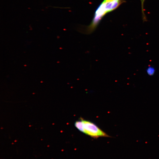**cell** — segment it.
I'll use <instances>...</instances> for the list:
<instances>
[{
    "label": "cell",
    "instance_id": "277c9868",
    "mask_svg": "<svg viewBox=\"0 0 159 159\" xmlns=\"http://www.w3.org/2000/svg\"><path fill=\"white\" fill-rule=\"evenodd\" d=\"M155 72V68L152 66H148L146 69L147 73L148 75L150 76L153 75L154 74Z\"/></svg>",
    "mask_w": 159,
    "mask_h": 159
},
{
    "label": "cell",
    "instance_id": "5b68a950",
    "mask_svg": "<svg viewBox=\"0 0 159 159\" xmlns=\"http://www.w3.org/2000/svg\"><path fill=\"white\" fill-rule=\"evenodd\" d=\"M141 3V6H142V13L144 19V20L145 19V16L144 13V3L145 1V0H140Z\"/></svg>",
    "mask_w": 159,
    "mask_h": 159
},
{
    "label": "cell",
    "instance_id": "3957f363",
    "mask_svg": "<svg viewBox=\"0 0 159 159\" xmlns=\"http://www.w3.org/2000/svg\"><path fill=\"white\" fill-rule=\"evenodd\" d=\"M74 125L75 127L80 132L83 133L84 128L82 121L80 120L77 121L74 123Z\"/></svg>",
    "mask_w": 159,
    "mask_h": 159
},
{
    "label": "cell",
    "instance_id": "7a4b0ae2",
    "mask_svg": "<svg viewBox=\"0 0 159 159\" xmlns=\"http://www.w3.org/2000/svg\"><path fill=\"white\" fill-rule=\"evenodd\" d=\"M83 128V133L92 138L108 137L109 135L93 122L80 118Z\"/></svg>",
    "mask_w": 159,
    "mask_h": 159
},
{
    "label": "cell",
    "instance_id": "6da1fadb",
    "mask_svg": "<svg viewBox=\"0 0 159 159\" xmlns=\"http://www.w3.org/2000/svg\"><path fill=\"white\" fill-rule=\"evenodd\" d=\"M122 2V0H104L97 9L91 23L86 28L85 33L92 32L104 16L116 9Z\"/></svg>",
    "mask_w": 159,
    "mask_h": 159
}]
</instances>
